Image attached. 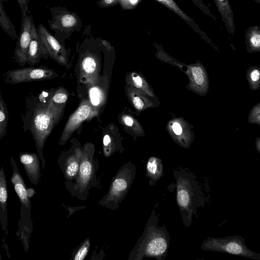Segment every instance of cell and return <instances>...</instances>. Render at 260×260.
Returning <instances> with one entry per match:
<instances>
[{"instance_id":"8","label":"cell","mask_w":260,"mask_h":260,"mask_svg":"<svg viewBox=\"0 0 260 260\" xmlns=\"http://www.w3.org/2000/svg\"><path fill=\"white\" fill-rule=\"evenodd\" d=\"M21 11L20 30L17 39L14 59L20 66L26 64L27 53L34 25L32 16L29 9V0H16Z\"/></svg>"},{"instance_id":"14","label":"cell","mask_w":260,"mask_h":260,"mask_svg":"<svg viewBox=\"0 0 260 260\" xmlns=\"http://www.w3.org/2000/svg\"><path fill=\"white\" fill-rule=\"evenodd\" d=\"M19 159L30 183L37 186L41 177L40 159L38 153L21 152Z\"/></svg>"},{"instance_id":"16","label":"cell","mask_w":260,"mask_h":260,"mask_svg":"<svg viewBox=\"0 0 260 260\" xmlns=\"http://www.w3.org/2000/svg\"><path fill=\"white\" fill-rule=\"evenodd\" d=\"M8 188L4 168H0V222L2 229L8 235Z\"/></svg>"},{"instance_id":"33","label":"cell","mask_w":260,"mask_h":260,"mask_svg":"<svg viewBox=\"0 0 260 260\" xmlns=\"http://www.w3.org/2000/svg\"><path fill=\"white\" fill-rule=\"evenodd\" d=\"M192 73L196 83L198 85L202 84L204 82V76L201 68L194 67L192 69Z\"/></svg>"},{"instance_id":"27","label":"cell","mask_w":260,"mask_h":260,"mask_svg":"<svg viewBox=\"0 0 260 260\" xmlns=\"http://www.w3.org/2000/svg\"><path fill=\"white\" fill-rule=\"evenodd\" d=\"M120 121L126 128L129 129L136 134H141L143 132L140 123L134 117L127 114H122Z\"/></svg>"},{"instance_id":"25","label":"cell","mask_w":260,"mask_h":260,"mask_svg":"<svg viewBox=\"0 0 260 260\" xmlns=\"http://www.w3.org/2000/svg\"><path fill=\"white\" fill-rule=\"evenodd\" d=\"M90 104L93 108H100L105 103L106 95L104 90L96 85L91 87L89 90Z\"/></svg>"},{"instance_id":"34","label":"cell","mask_w":260,"mask_h":260,"mask_svg":"<svg viewBox=\"0 0 260 260\" xmlns=\"http://www.w3.org/2000/svg\"><path fill=\"white\" fill-rule=\"evenodd\" d=\"M98 4L101 8H107L119 4V0H100Z\"/></svg>"},{"instance_id":"29","label":"cell","mask_w":260,"mask_h":260,"mask_svg":"<svg viewBox=\"0 0 260 260\" xmlns=\"http://www.w3.org/2000/svg\"><path fill=\"white\" fill-rule=\"evenodd\" d=\"M90 247V239L89 238H87L78 248L73 257V259H84L88 253Z\"/></svg>"},{"instance_id":"23","label":"cell","mask_w":260,"mask_h":260,"mask_svg":"<svg viewBox=\"0 0 260 260\" xmlns=\"http://www.w3.org/2000/svg\"><path fill=\"white\" fill-rule=\"evenodd\" d=\"M126 80L129 86L134 87L149 95L153 96L152 91L148 83L137 73L134 72L128 73L126 76Z\"/></svg>"},{"instance_id":"28","label":"cell","mask_w":260,"mask_h":260,"mask_svg":"<svg viewBox=\"0 0 260 260\" xmlns=\"http://www.w3.org/2000/svg\"><path fill=\"white\" fill-rule=\"evenodd\" d=\"M103 153L105 156H111L115 150V143L113 138L108 133L105 134L103 139Z\"/></svg>"},{"instance_id":"3","label":"cell","mask_w":260,"mask_h":260,"mask_svg":"<svg viewBox=\"0 0 260 260\" xmlns=\"http://www.w3.org/2000/svg\"><path fill=\"white\" fill-rule=\"evenodd\" d=\"M158 217L153 213L146 226L139 244L138 259L153 257L164 260L167 256L170 237L165 226H158Z\"/></svg>"},{"instance_id":"24","label":"cell","mask_w":260,"mask_h":260,"mask_svg":"<svg viewBox=\"0 0 260 260\" xmlns=\"http://www.w3.org/2000/svg\"><path fill=\"white\" fill-rule=\"evenodd\" d=\"M246 41L248 48L259 50L260 48V28L258 26L249 27L245 32Z\"/></svg>"},{"instance_id":"10","label":"cell","mask_w":260,"mask_h":260,"mask_svg":"<svg viewBox=\"0 0 260 260\" xmlns=\"http://www.w3.org/2000/svg\"><path fill=\"white\" fill-rule=\"evenodd\" d=\"M90 101L84 99L77 110L70 116L62 131L59 141L60 145H64L81 124L96 112Z\"/></svg>"},{"instance_id":"38","label":"cell","mask_w":260,"mask_h":260,"mask_svg":"<svg viewBox=\"0 0 260 260\" xmlns=\"http://www.w3.org/2000/svg\"><path fill=\"white\" fill-rule=\"evenodd\" d=\"M0 260H2V257H1V253H0Z\"/></svg>"},{"instance_id":"1","label":"cell","mask_w":260,"mask_h":260,"mask_svg":"<svg viewBox=\"0 0 260 260\" xmlns=\"http://www.w3.org/2000/svg\"><path fill=\"white\" fill-rule=\"evenodd\" d=\"M25 111L22 114L24 132L29 131L35 141L42 167L45 169L43 148L47 139L61 119L65 104L55 103L51 95L43 100L42 94L26 98Z\"/></svg>"},{"instance_id":"6","label":"cell","mask_w":260,"mask_h":260,"mask_svg":"<svg viewBox=\"0 0 260 260\" xmlns=\"http://www.w3.org/2000/svg\"><path fill=\"white\" fill-rule=\"evenodd\" d=\"M201 249L260 260V254L250 250L246 245L244 239L239 235L224 238L208 237L202 243Z\"/></svg>"},{"instance_id":"12","label":"cell","mask_w":260,"mask_h":260,"mask_svg":"<svg viewBox=\"0 0 260 260\" xmlns=\"http://www.w3.org/2000/svg\"><path fill=\"white\" fill-rule=\"evenodd\" d=\"M37 30L49 56L59 64L63 66L67 65L68 57L64 47L42 24L39 25Z\"/></svg>"},{"instance_id":"36","label":"cell","mask_w":260,"mask_h":260,"mask_svg":"<svg viewBox=\"0 0 260 260\" xmlns=\"http://www.w3.org/2000/svg\"><path fill=\"white\" fill-rule=\"evenodd\" d=\"M260 77L259 72L257 70H253L250 74V77L253 81H257Z\"/></svg>"},{"instance_id":"30","label":"cell","mask_w":260,"mask_h":260,"mask_svg":"<svg viewBox=\"0 0 260 260\" xmlns=\"http://www.w3.org/2000/svg\"><path fill=\"white\" fill-rule=\"evenodd\" d=\"M68 93L63 87H59L51 95L52 101L56 104H66L68 99Z\"/></svg>"},{"instance_id":"21","label":"cell","mask_w":260,"mask_h":260,"mask_svg":"<svg viewBox=\"0 0 260 260\" xmlns=\"http://www.w3.org/2000/svg\"><path fill=\"white\" fill-rule=\"evenodd\" d=\"M178 15L200 35H204L193 20L177 5L174 0H155Z\"/></svg>"},{"instance_id":"32","label":"cell","mask_w":260,"mask_h":260,"mask_svg":"<svg viewBox=\"0 0 260 260\" xmlns=\"http://www.w3.org/2000/svg\"><path fill=\"white\" fill-rule=\"evenodd\" d=\"M190 1H191L193 3V4L199 9H200L203 13L212 18L214 20H216L215 16L211 13L208 7L204 4L202 0Z\"/></svg>"},{"instance_id":"35","label":"cell","mask_w":260,"mask_h":260,"mask_svg":"<svg viewBox=\"0 0 260 260\" xmlns=\"http://www.w3.org/2000/svg\"><path fill=\"white\" fill-rule=\"evenodd\" d=\"M172 129L174 133L177 135H180L182 132V127L177 122H175L172 125Z\"/></svg>"},{"instance_id":"9","label":"cell","mask_w":260,"mask_h":260,"mask_svg":"<svg viewBox=\"0 0 260 260\" xmlns=\"http://www.w3.org/2000/svg\"><path fill=\"white\" fill-rule=\"evenodd\" d=\"M57 76L53 70L44 66H30L8 70L3 75L4 81L10 84L49 80Z\"/></svg>"},{"instance_id":"7","label":"cell","mask_w":260,"mask_h":260,"mask_svg":"<svg viewBox=\"0 0 260 260\" xmlns=\"http://www.w3.org/2000/svg\"><path fill=\"white\" fill-rule=\"evenodd\" d=\"M80 163L76 181L72 186L73 194L81 200H86V196L94 178V167L93 156L94 145L86 143L82 149Z\"/></svg>"},{"instance_id":"22","label":"cell","mask_w":260,"mask_h":260,"mask_svg":"<svg viewBox=\"0 0 260 260\" xmlns=\"http://www.w3.org/2000/svg\"><path fill=\"white\" fill-rule=\"evenodd\" d=\"M8 0H0V27L13 40L17 39L16 28L7 15L4 7V3Z\"/></svg>"},{"instance_id":"2","label":"cell","mask_w":260,"mask_h":260,"mask_svg":"<svg viewBox=\"0 0 260 260\" xmlns=\"http://www.w3.org/2000/svg\"><path fill=\"white\" fill-rule=\"evenodd\" d=\"M176 182V201L183 223L189 228L197 208L204 204L203 193L196 176L186 169L174 170Z\"/></svg>"},{"instance_id":"37","label":"cell","mask_w":260,"mask_h":260,"mask_svg":"<svg viewBox=\"0 0 260 260\" xmlns=\"http://www.w3.org/2000/svg\"><path fill=\"white\" fill-rule=\"evenodd\" d=\"M102 45L109 51L113 50V47L111 45L110 43L106 40H102Z\"/></svg>"},{"instance_id":"26","label":"cell","mask_w":260,"mask_h":260,"mask_svg":"<svg viewBox=\"0 0 260 260\" xmlns=\"http://www.w3.org/2000/svg\"><path fill=\"white\" fill-rule=\"evenodd\" d=\"M8 119V109L0 92V140L7 133Z\"/></svg>"},{"instance_id":"18","label":"cell","mask_w":260,"mask_h":260,"mask_svg":"<svg viewBox=\"0 0 260 260\" xmlns=\"http://www.w3.org/2000/svg\"><path fill=\"white\" fill-rule=\"evenodd\" d=\"M228 32L234 35L235 26L233 12L229 0H214Z\"/></svg>"},{"instance_id":"4","label":"cell","mask_w":260,"mask_h":260,"mask_svg":"<svg viewBox=\"0 0 260 260\" xmlns=\"http://www.w3.org/2000/svg\"><path fill=\"white\" fill-rule=\"evenodd\" d=\"M12 167L11 182L17 194L20 203V218L18 222V229L16 235L21 241L25 252L29 248L31 234L33 231L31 219V205L28 191L13 156L10 157Z\"/></svg>"},{"instance_id":"5","label":"cell","mask_w":260,"mask_h":260,"mask_svg":"<svg viewBox=\"0 0 260 260\" xmlns=\"http://www.w3.org/2000/svg\"><path fill=\"white\" fill-rule=\"evenodd\" d=\"M135 174V165H123L113 178L107 193L98 204L111 209L118 208L128 192Z\"/></svg>"},{"instance_id":"11","label":"cell","mask_w":260,"mask_h":260,"mask_svg":"<svg viewBox=\"0 0 260 260\" xmlns=\"http://www.w3.org/2000/svg\"><path fill=\"white\" fill-rule=\"evenodd\" d=\"M50 10L52 19L48 22L52 30L68 32L74 30L81 24L79 17L64 8L53 7Z\"/></svg>"},{"instance_id":"17","label":"cell","mask_w":260,"mask_h":260,"mask_svg":"<svg viewBox=\"0 0 260 260\" xmlns=\"http://www.w3.org/2000/svg\"><path fill=\"white\" fill-rule=\"evenodd\" d=\"M82 149L77 148L73 153L69 155L64 160L62 165H60L66 179L69 182H72L76 179L82 154Z\"/></svg>"},{"instance_id":"19","label":"cell","mask_w":260,"mask_h":260,"mask_svg":"<svg viewBox=\"0 0 260 260\" xmlns=\"http://www.w3.org/2000/svg\"><path fill=\"white\" fill-rule=\"evenodd\" d=\"M146 176L149 179V185H154L164 175V166L161 159L152 156L149 158L146 166Z\"/></svg>"},{"instance_id":"20","label":"cell","mask_w":260,"mask_h":260,"mask_svg":"<svg viewBox=\"0 0 260 260\" xmlns=\"http://www.w3.org/2000/svg\"><path fill=\"white\" fill-rule=\"evenodd\" d=\"M127 96L135 108L138 111L147 108L151 106L150 101L146 98L144 92L129 86L127 89Z\"/></svg>"},{"instance_id":"31","label":"cell","mask_w":260,"mask_h":260,"mask_svg":"<svg viewBox=\"0 0 260 260\" xmlns=\"http://www.w3.org/2000/svg\"><path fill=\"white\" fill-rule=\"evenodd\" d=\"M142 0H119V4L123 9L131 10L136 8Z\"/></svg>"},{"instance_id":"15","label":"cell","mask_w":260,"mask_h":260,"mask_svg":"<svg viewBox=\"0 0 260 260\" xmlns=\"http://www.w3.org/2000/svg\"><path fill=\"white\" fill-rule=\"evenodd\" d=\"M48 56L47 50L34 24L31 30L30 40L27 53L26 63L30 66H35L42 58H47Z\"/></svg>"},{"instance_id":"13","label":"cell","mask_w":260,"mask_h":260,"mask_svg":"<svg viewBox=\"0 0 260 260\" xmlns=\"http://www.w3.org/2000/svg\"><path fill=\"white\" fill-rule=\"evenodd\" d=\"M80 79L88 87L96 85L99 82L100 62L94 54L87 53L81 60Z\"/></svg>"}]
</instances>
